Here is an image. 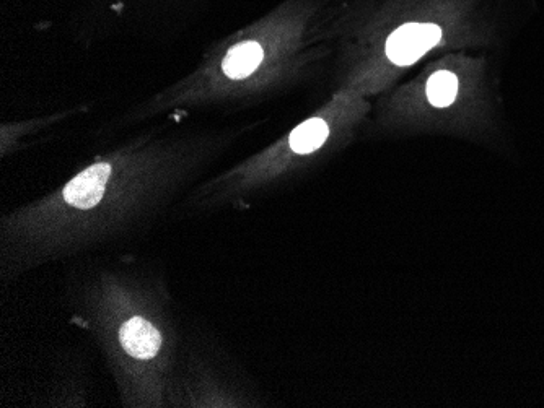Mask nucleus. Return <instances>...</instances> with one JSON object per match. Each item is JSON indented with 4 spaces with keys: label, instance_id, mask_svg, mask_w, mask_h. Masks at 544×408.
I'll use <instances>...</instances> for the list:
<instances>
[{
    "label": "nucleus",
    "instance_id": "nucleus-3",
    "mask_svg": "<svg viewBox=\"0 0 544 408\" xmlns=\"http://www.w3.org/2000/svg\"><path fill=\"white\" fill-rule=\"evenodd\" d=\"M119 342L132 358L150 360L162 347V335L154 324L142 317H132L119 330Z\"/></svg>",
    "mask_w": 544,
    "mask_h": 408
},
{
    "label": "nucleus",
    "instance_id": "nucleus-5",
    "mask_svg": "<svg viewBox=\"0 0 544 408\" xmlns=\"http://www.w3.org/2000/svg\"><path fill=\"white\" fill-rule=\"evenodd\" d=\"M330 135V129L323 119L315 118L300 124L297 129L290 134L289 145L295 153L307 155L315 152L321 145L325 144Z\"/></svg>",
    "mask_w": 544,
    "mask_h": 408
},
{
    "label": "nucleus",
    "instance_id": "nucleus-1",
    "mask_svg": "<svg viewBox=\"0 0 544 408\" xmlns=\"http://www.w3.org/2000/svg\"><path fill=\"white\" fill-rule=\"evenodd\" d=\"M442 40V30L434 23H406L391 33L387 56L396 66H411Z\"/></svg>",
    "mask_w": 544,
    "mask_h": 408
},
{
    "label": "nucleus",
    "instance_id": "nucleus-6",
    "mask_svg": "<svg viewBox=\"0 0 544 408\" xmlns=\"http://www.w3.org/2000/svg\"><path fill=\"white\" fill-rule=\"evenodd\" d=\"M427 98L435 108H447L452 105L458 93V80L452 72H435L427 82Z\"/></svg>",
    "mask_w": 544,
    "mask_h": 408
},
{
    "label": "nucleus",
    "instance_id": "nucleus-4",
    "mask_svg": "<svg viewBox=\"0 0 544 408\" xmlns=\"http://www.w3.org/2000/svg\"><path fill=\"white\" fill-rule=\"evenodd\" d=\"M263 57V48L258 43L246 41L230 49L222 62V70L230 79H246L258 69L259 64L263 62Z\"/></svg>",
    "mask_w": 544,
    "mask_h": 408
},
{
    "label": "nucleus",
    "instance_id": "nucleus-2",
    "mask_svg": "<svg viewBox=\"0 0 544 408\" xmlns=\"http://www.w3.org/2000/svg\"><path fill=\"white\" fill-rule=\"evenodd\" d=\"M110 174L111 166L108 163H95L77 174L71 183L64 187L62 197L75 209H93L103 199Z\"/></svg>",
    "mask_w": 544,
    "mask_h": 408
}]
</instances>
